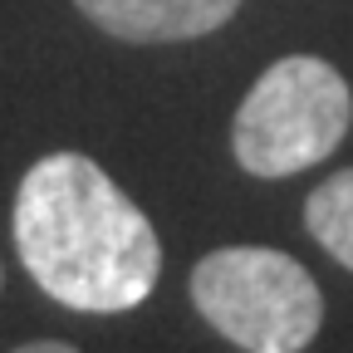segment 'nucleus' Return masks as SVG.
Listing matches in <instances>:
<instances>
[{"label": "nucleus", "mask_w": 353, "mask_h": 353, "mask_svg": "<svg viewBox=\"0 0 353 353\" xmlns=\"http://www.w3.org/2000/svg\"><path fill=\"white\" fill-rule=\"evenodd\" d=\"M10 231L30 280L69 309L123 314L157 290L152 221L83 152H50L20 176Z\"/></svg>", "instance_id": "1"}, {"label": "nucleus", "mask_w": 353, "mask_h": 353, "mask_svg": "<svg viewBox=\"0 0 353 353\" xmlns=\"http://www.w3.org/2000/svg\"><path fill=\"white\" fill-rule=\"evenodd\" d=\"M15 353H79V348L64 343V339H34V343H20Z\"/></svg>", "instance_id": "6"}, {"label": "nucleus", "mask_w": 353, "mask_h": 353, "mask_svg": "<svg viewBox=\"0 0 353 353\" xmlns=\"http://www.w3.org/2000/svg\"><path fill=\"white\" fill-rule=\"evenodd\" d=\"M196 314L245 353H304L324 324L314 275L270 245H221L192 270Z\"/></svg>", "instance_id": "2"}, {"label": "nucleus", "mask_w": 353, "mask_h": 353, "mask_svg": "<svg viewBox=\"0 0 353 353\" xmlns=\"http://www.w3.org/2000/svg\"><path fill=\"white\" fill-rule=\"evenodd\" d=\"M304 226L343 270H353V167L324 176L304 201Z\"/></svg>", "instance_id": "5"}, {"label": "nucleus", "mask_w": 353, "mask_h": 353, "mask_svg": "<svg viewBox=\"0 0 353 353\" xmlns=\"http://www.w3.org/2000/svg\"><path fill=\"white\" fill-rule=\"evenodd\" d=\"M103 34L123 44H176L221 30L241 0H74Z\"/></svg>", "instance_id": "4"}, {"label": "nucleus", "mask_w": 353, "mask_h": 353, "mask_svg": "<svg viewBox=\"0 0 353 353\" xmlns=\"http://www.w3.org/2000/svg\"><path fill=\"white\" fill-rule=\"evenodd\" d=\"M353 123L348 79L314 54H285L265 69L236 108L231 148L250 176H294L324 162Z\"/></svg>", "instance_id": "3"}, {"label": "nucleus", "mask_w": 353, "mask_h": 353, "mask_svg": "<svg viewBox=\"0 0 353 353\" xmlns=\"http://www.w3.org/2000/svg\"><path fill=\"white\" fill-rule=\"evenodd\" d=\"M0 285H6V270H0Z\"/></svg>", "instance_id": "7"}]
</instances>
